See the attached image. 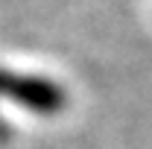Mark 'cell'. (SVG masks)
I'll return each mask as SVG.
<instances>
[{"label":"cell","instance_id":"obj_1","mask_svg":"<svg viewBox=\"0 0 152 149\" xmlns=\"http://www.w3.org/2000/svg\"><path fill=\"white\" fill-rule=\"evenodd\" d=\"M0 96H9L12 102H20L41 114L58 111L64 105V91L53 85L50 79L20 76V73H9V70H0Z\"/></svg>","mask_w":152,"mask_h":149}]
</instances>
